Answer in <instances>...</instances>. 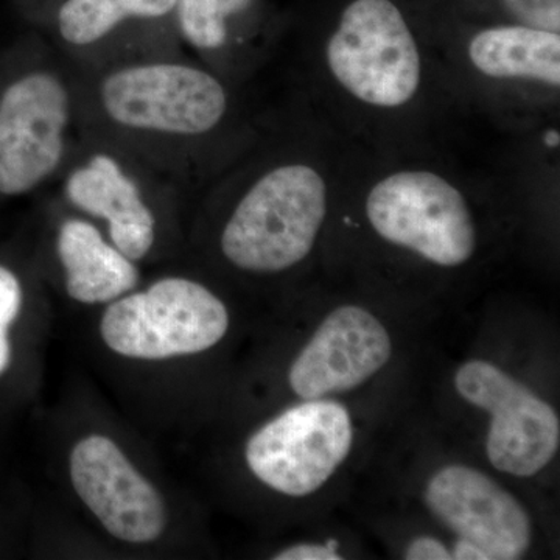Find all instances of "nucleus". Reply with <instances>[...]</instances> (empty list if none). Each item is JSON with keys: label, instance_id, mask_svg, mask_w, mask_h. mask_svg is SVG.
Masks as SVG:
<instances>
[{"label": "nucleus", "instance_id": "obj_1", "mask_svg": "<svg viewBox=\"0 0 560 560\" xmlns=\"http://www.w3.org/2000/svg\"><path fill=\"white\" fill-rule=\"evenodd\" d=\"M226 304L205 283L164 276L103 305L97 335L121 361L161 366L209 352L230 331Z\"/></svg>", "mask_w": 560, "mask_h": 560}, {"label": "nucleus", "instance_id": "obj_2", "mask_svg": "<svg viewBox=\"0 0 560 560\" xmlns=\"http://www.w3.org/2000/svg\"><path fill=\"white\" fill-rule=\"evenodd\" d=\"M329 209V187L305 162L278 165L241 198L220 235L224 259L250 275H278L315 248Z\"/></svg>", "mask_w": 560, "mask_h": 560}, {"label": "nucleus", "instance_id": "obj_3", "mask_svg": "<svg viewBox=\"0 0 560 560\" xmlns=\"http://www.w3.org/2000/svg\"><path fill=\"white\" fill-rule=\"evenodd\" d=\"M324 58L335 83L370 108H404L422 83L418 40L393 0L350 2Z\"/></svg>", "mask_w": 560, "mask_h": 560}, {"label": "nucleus", "instance_id": "obj_4", "mask_svg": "<svg viewBox=\"0 0 560 560\" xmlns=\"http://www.w3.org/2000/svg\"><path fill=\"white\" fill-rule=\"evenodd\" d=\"M69 488L109 537L128 547H153L167 537L172 508L164 490L106 430H86L66 453Z\"/></svg>", "mask_w": 560, "mask_h": 560}, {"label": "nucleus", "instance_id": "obj_5", "mask_svg": "<svg viewBox=\"0 0 560 560\" xmlns=\"http://www.w3.org/2000/svg\"><path fill=\"white\" fill-rule=\"evenodd\" d=\"M364 209L378 237L438 267H460L477 250L469 201L440 173L425 168L389 173L371 187Z\"/></svg>", "mask_w": 560, "mask_h": 560}, {"label": "nucleus", "instance_id": "obj_6", "mask_svg": "<svg viewBox=\"0 0 560 560\" xmlns=\"http://www.w3.org/2000/svg\"><path fill=\"white\" fill-rule=\"evenodd\" d=\"M352 442V419L341 404L304 400L250 434L245 460L261 485L282 495L305 497L330 480Z\"/></svg>", "mask_w": 560, "mask_h": 560}, {"label": "nucleus", "instance_id": "obj_7", "mask_svg": "<svg viewBox=\"0 0 560 560\" xmlns=\"http://www.w3.org/2000/svg\"><path fill=\"white\" fill-rule=\"evenodd\" d=\"M109 119L131 130L201 136L226 116L230 98L217 77L178 62L130 66L101 88Z\"/></svg>", "mask_w": 560, "mask_h": 560}, {"label": "nucleus", "instance_id": "obj_8", "mask_svg": "<svg viewBox=\"0 0 560 560\" xmlns=\"http://www.w3.org/2000/svg\"><path fill=\"white\" fill-rule=\"evenodd\" d=\"M69 117L68 90L49 70L0 81V200L31 194L60 167Z\"/></svg>", "mask_w": 560, "mask_h": 560}, {"label": "nucleus", "instance_id": "obj_9", "mask_svg": "<svg viewBox=\"0 0 560 560\" xmlns=\"http://www.w3.org/2000/svg\"><path fill=\"white\" fill-rule=\"evenodd\" d=\"M455 386L460 397L490 415L486 451L497 470L528 478L551 463L560 442L551 405L485 360L463 364Z\"/></svg>", "mask_w": 560, "mask_h": 560}, {"label": "nucleus", "instance_id": "obj_10", "mask_svg": "<svg viewBox=\"0 0 560 560\" xmlns=\"http://www.w3.org/2000/svg\"><path fill=\"white\" fill-rule=\"evenodd\" d=\"M425 503L459 540L485 560H517L530 545L528 512L508 490L480 470L447 466L431 478Z\"/></svg>", "mask_w": 560, "mask_h": 560}, {"label": "nucleus", "instance_id": "obj_11", "mask_svg": "<svg viewBox=\"0 0 560 560\" xmlns=\"http://www.w3.org/2000/svg\"><path fill=\"white\" fill-rule=\"evenodd\" d=\"M390 355L393 342L381 320L357 305H342L320 323L293 361L289 383L301 399H324L370 381Z\"/></svg>", "mask_w": 560, "mask_h": 560}, {"label": "nucleus", "instance_id": "obj_12", "mask_svg": "<svg viewBox=\"0 0 560 560\" xmlns=\"http://www.w3.org/2000/svg\"><path fill=\"white\" fill-rule=\"evenodd\" d=\"M66 197L95 219L105 220L108 241L138 261L156 243V219L135 180L108 154H95L66 183Z\"/></svg>", "mask_w": 560, "mask_h": 560}, {"label": "nucleus", "instance_id": "obj_13", "mask_svg": "<svg viewBox=\"0 0 560 560\" xmlns=\"http://www.w3.org/2000/svg\"><path fill=\"white\" fill-rule=\"evenodd\" d=\"M55 249L66 294L77 304L103 307L139 287L136 261L120 253L91 221H62Z\"/></svg>", "mask_w": 560, "mask_h": 560}, {"label": "nucleus", "instance_id": "obj_14", "mask_svg": "<svg viewBox=\"0 0 560 560\" xmlns=\"http://www.w3.org/2000/svg\"><path fill=\"white\" fill-rule=\"evenodd\" d=\"M470 65L482 77L559 91L560 33L528 25L482 28L467 44Z\"/></svg>", "mask_w": 560, "mask_h": 560}, {"label": "nucleus", "instance_id": "obj_15", "mask_svg": "<svg viewBox=\"0 0 560 560\" xmlns=\"http://www.w3.org/2000/svg\"><path fill=\"white\" fill-rule=\"evenodd\" d=\"M38 320L28 276L0 253V405L27 393Z\"/></svg>", "mask_w": 560, "mask_h": 560}, {"label": "nucleus", "instance_id": "obj_16", "mask_svg": "<svg viewBox=\"0 0 560 560\" xmlns=\"http://www.w3.org/2000/svg\"><path fill=\"white\" fill-rule=\"evenodd\" d=\"M175 7L176 0H66L58 13V28L66 43L88 46L125 20L162 18Z\"/></svg>", "mask_w": 560, "mask_h": 560}, {"label": "nucleus", "instance_id": "obj_17", "mask_svg": "<svg viewBox=\"0 0 560 560\" xmlns=\"http://www.w3.org/2000/svg\"><path fill=\"white\" fill-rule=\"evenodd\" d=\"M253 0H176L180 32L191 46L217 50L228 39V20L248 10Z\"/></svg>", "mask_w": 560, "mask_h": 560}, {"label": "nucleus", "instance_id": "obj_18", "mask_svg": "<svg viewBox=\"0 0 560 560\" xmlns=\"http://www.w3.org/2000/svg\"><path fill=\"white\" fill-rule=\"evenodd\" d=\"M517 24L560 33V0H501Z\"/></svg>", "mask_w": 560, "mask_h": 560}, {"label": "nucleus", "instance_id": "obj_19", "mask_svg": "<svg viewBox=\"0 0 560 560\" xmlns=\"http://www.w3.org/2000/svg\"><path fill=\"white\" fill-rule=\"evenodd\" d=\"M275 560H340L341 556L330 545L300 544L283 548L272 556Z\"/></svg>", "mask_w": 560, "mask_h": 560}, {"label": "nucleus", "instance_id": "obj_20", "mask_svg": "<svg viewBox=\"0 0 560 560\" xmlns=\"http://www.w3.org/2000/svg\"><path fill=\"white\" fill-rule=\"evenodd\" d=\"M407 560H451L452 552L447 550L442 541L433 537H418L412 540L410 547L405 551Z\"/></svg>", "mask_w": 560, "mask_h": 560}, {"label": "nucleus", "instance_id": "obj_21", "mask_svg": "<svg viewBox=\"0 0 560 560\" xmlns=\"http://www.w3.org/2000/svg\"><path fill=\"white\" fill-rule=\"evenodd\" d=\"M10 541V518L7 515V511L0 506V558H2L3 552L9 551Z\"/></svg>", "mask_w": 560, "mask_h": 560}]
</instances>
